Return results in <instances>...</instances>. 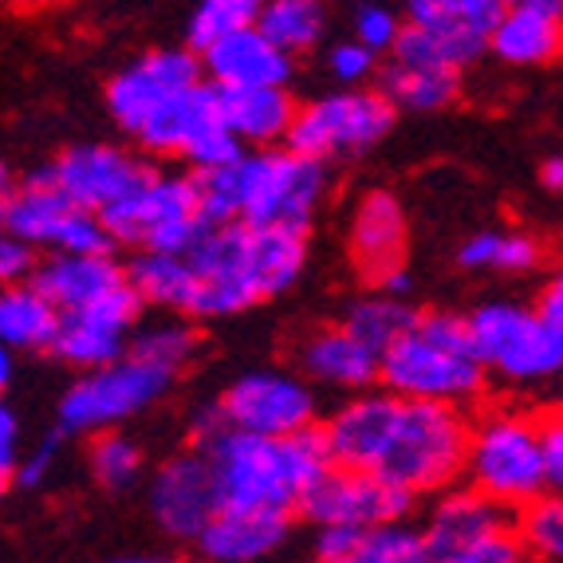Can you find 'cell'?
<instances>
[{"label":"cell","mask_w":563,"mask_h":563,"mask_svg":"<svg viewBox=\"0 0 563 563\" xmlns=\"http://www.w3.org/2000/svg\"><path fill=\"white\" fill-rule=\"evenodd\" d=\"M303 261H308L303 233L249 225L206 229L201 241L186 253V316L213 320V316H233V311H244L249 303L268 300V296L300 280Z\"/></svg>","instance_id":"obj_1"},{"label":"cell","mask_w":563,"mask_h":563,"mask_svg":"<svg viewBox=\"0 0 563 563\" xmlns=\"http://www.w3.org/2000/svg\"><path fill=\"white\" fill-rule=\"evenodd\" d=\"M189 181L206 229L249 225L303 233L328 194V174L320 162L296 158L288 151L241 154L233 166L206 169Z\"/></svg>","instance_id":"obj_2"},{"label":"cell","mask_w":563,"mask_h":563,"mask_svg":"<svg viewBox=\"0 0 563 563\" xmlns=\"http://www.w3.org/2000/svg\"><path fill=\"white\" fill-rule=\"evenodd\" d=\"M206 461L221 508H261V512H288L331 470L320 430H300L291 438L221 430L206 445Z\"/></svg>","instance_id":"obj_3"},{"label":"cell","mask_w":563,"mask_h":563,"mask_svg":"<svg viewBox=\"0 0 563 563\" xmlns=\"http://www.w3.org/2000/svg\"><path fill=\"white\" fill-rule=\"evenodd\" d=\"M465 445H470V426L453 406L398 398L375 477L418 497V493L450 485L465 470Z\"/></svg>","instance_id":"obj_4"},{"label":"cell","mask_w":563,"mask_h":563,"mask_svg":"<svg viewBox=\"0 0 563 563\" xmlns=\"http://www.w3.org/2000/svg\"><path fill=\"white\" fill-rule=\"evenodd\" d=\"M465 470L473 477V493L497 508L532 505L548 488L540 461V422L505 410L481 418L470 430Z\"/></svg>","instance_id":"obj_5"},{"label":"cell","mask_w":563,"mask_h":563,"mask_svg":"<svg viewBox=\"0 0 563 563\" xmlns=\"http://www.w3.org/2000/svg\"><path fill=\"white\" fill-rule=\"evenodd\" d=\"M99 225L114 244H146V253L158 256H186L206 233L194 181L178 174H154V169L126 198L99 213Z\"/></svg>","instance_id":"obj_6"},{"label":"cell","mask_w":563,"mask_h":563,"mask_svg":"<svg viewBox=\"0 0 563 563\" xmlns=\"http://www.w3.org/2000/svg\"><path fill=\"white\" fill-rule=\"evenodd\" d=\"M481 366L508 383H540L563 366V331H552L520 303H485L465 320Z\"/></svg>","instance_id":"obj_7"},{"label":"cell","mask_w":563,"mask_h":563,"mask_svg":"<svg viewBox=\"0 0 563 563\" xmlns=\"http://www.w3.org/2000/svg\"><path fill=\"white\" fill-rule=\"evenodd\" d=\"M134 139L146 146V151L158 154H181L198 166V174L206 169L233 166L244 154V146L225 131V119H221V91L213 84L201 79L198 87L174 95L158 107L154 114H146Z\"/></svg>","instance_id":"obj_8"},{"label":"cell","mask_w":563,"mask_h":563,"mask_svg":"<svg viewBox=\"0 0 563 563\" xmlns=\"http://www.w3.org/2000/svg\"><path fill=\"white\" fill-rule=\"evenodd\" d=\"M395 122V107L378 91H343L296 107L284 146L296 158L320 162L331 154H363L371 151Z\"/></svg>","instance_id":"obj_9"},{"label":"cell","mask_w":563,"mask_h":563,"mask_svg":"<svg viewBox=\"0 0 563 563\" xmlns=\"http://www.w3.org/2000/svg\"><path fill=\"white\" fill-rule=\"evenodd\" d=\"M378 378L386 383V395L390 398L453 406V410L461 402H473L485 390V366L477 358L433 347L418 331H410L390 351H383Z\"/></svg>","instance_id":"obj_10"},{"label":"cell","mask_w":563,"mask_h":563,"mask_svg":"<svg viewBox=\"0 0 563 563\" xmlns=\"http://www.w3.org/2000/svg\"><path fill=\"white\" fill-rule=\"evenodd\" d=\"M169 383H174V375L126 355L79 378L59 402V422H64V430L76 433L107 430V426L126 422V418L158 402L169 390Z\"/></svg>","instance_id":"obj_11"},{"label":"cell","mask_w":563,"mask_h":563,"mask_svg":"<svg viewBox=\"0 0 563 563\" xmlns=\"http://www.w3.org/2000/svg\"><path fill=\"white\" fill-rule=\"evenodd\" d=\"M0 236L20 244H52L67 256H111L114 241L99 225V217L67 206L59 194L40 186L9 189L0 198Z\"/></svg>","instance_id":"obj_12"},{"label":"cell","mask_w":563,"mask_h":563,"mask_svg":"<svg viewBox=\"0 0 563 563\" xmlns=\"http://www.w3.org/2000/svg\"><path fill=\"white\" fill-rule=\"evenodd\" d=\"M151 169L139 158H131L119 146H103V142H87V146H71L59 154L52 166L36 169L29 186L52 189L67 206L84 209V213L99 217L111 209L119 198H126Z\"/></svg>","instance_id":"obj_13"},{"label":"cell","mask_w":563,"mask_h":563,"mask_svg":"<svg viewBox=\"0 0 563 563\" xmlns=\"http://www.w3.org/2000/svg\"><path fill=\"white\" fill-rule=\"evenodd\" d=\"M217 413L225 430L253 433V438H291V433L311 430L316 398L296 375L256 371L229 386L217 402Z\"/></svg>","instance_id":"obj_14"},{"label":"cell","mask_w":563,"mask_h":563,"mask_svg":"<svg viewBox=\"0 0 563 563\" xmlns=\"http://www.w3.org/2000/svg\"><path fill=\"white\" fill-rule=\"evenodd\" d=\"M303 517L316 525H343L371 532L383 525H402V517L413 508V497L406 488L375 477V473H343L328 470L300 500Z\"/></svg>","instance_id":"obj_15"},{"label":"cell","mask_w":563,"mask_h":563,"mask_svg":"<svg viewBox=\"0 0 563 563\" xmlns=\"http://www.w3.org/2000/svg\"><path fill=\"white\" fill-rule=\"evenodd\" d=\"M139 311L142 300L134 296L131 284H122L103 300L87 303L79 311H64L56 320V335H52L47 347L71 366H91V371L111 366L122 358L126 331L134 328Z\"/></svg>","instance_id":"obj_16"},{"label":"cell","mask_w":563,"mask_h":563,"mask_svg":"<svg viewBox=\"0 0 563 563\" xmlns=\"http://www.w3.org/2000/svg\"><path fill=\"white\" fill-rule=\"evenodd\" d=\"M201 84V64L189 47H162L142 56L139 64H131L126 71L111 79L107 87V107H111L114 122L122 131H139L146 114L158 111L166 99L189 91Z\"/></svg>","instance_id":"obj_17"},{"label":"cell","mask_w":563,"mask_h":563,"mask_svg":"<svg viewBox=\"0 0 563 563\" xmlns=\"http://www.w3.org/2000/svg\"><path fill=\"white\" fill-rule=\"evenodd\" d=\"M217 508H221V497H217L206 453H178L154 473L151 512L169 536L198 540L201 528L217 517Z\"/></svg>","instance_id":"obj_18"},{"label":"cell","mask_w":563,"mask_h":563,"mask_svg":"<svg viewBox=\"0 0 563 563\" xmlns=\"http://www.w3.org/2000/svg\"><path fill=\"white\" fill-rule=\"evenodd\" d=\"M398 398L390 395H358L320 430L331 470L343 473H375L383 445L390 438Z\"/></svg>","instance_id":"obj_19"},{"label":"cell","mask_w":563,"mask_h":563,"mask_svg":"<svg viewBox=\"0 0 563 563\" xmlns=\"http://www.w3.org/2000/svg\"><path fill=\"white\" fill-rule=\"evenodd\" d=\"M209 71L217 91H253V87H284L291 79V59L276 52L268 40L253 29L233 32L229 40L201 52L198 59Z\"/></svg>","instance_id":"obj_20"},{"label":"cell","mask_w":563,"mask_h":563,"mask_svg":"<svg viewBox=\"0 0 563 563\" xmlns=\"http://www.w3.org/2000/svg\"><path fill=\"white\" fill-rule=\"evenodd\" d=\"M563 9L560 0H520L505 4V16L488 32V47L512 67H540L560 56Z\"/></svg>","instance_id":"obj_21"},{"label":"cell","mask_w":563,"mask_h":563,"mask_svg":"<svg viewBox=\"0 0 563 563\" xmlns=\"http://www.w3.org/2000/svg\"><path fill=\"white\" fill-rule=\"evenodd\" d=\"M288 540V512L261 508H217V517L201 528L198 544L213 563H256L273 555Z\"/></svg>","instance_id":"obj_22"},{"label":"cell","mask_w":563,"mask_h":563,"mask_svg":"<svg viewBox=\"0 0 563 563\" xmlns=\"http://www.w3.org/2000/svg\"><path fill=\"white\" fill-rule=\"evenodd\" d=\"M406 249V217L395 194L375 189L366 194L355 209V225H351V256L371 280H383L386 273L402 268Z\"/></svg>","instance_id":"obj_23"},{"label":"cell","mask_w":563,"mask_h":563,"mask_svg":"<svg viewBox=\"0 0 563 563\" xmlns=\"http://www.w3.org/2000/svg\"><path fill=\"white\" fill-rule=\"evenodd\" d=\"M126 276L111 256H67L56 253L52 261H44L32 276V288L44 296L52 308L64 316V311H79L87 303L103 300L114 288H122Z\"/></svg>","instance_id":"obj_24"},{"label":"cell","mask_w":563,"mask_h":563,"mask_svg":"<svg viewBox=\"0 0 563 563\" xmlns=\"http://www.w3.org/2000/svg\"><path fill=\"white\" fill-rule=\"evenodd\" d=\"M505 525V508H497L493 500H485L481 493L465 488V493H450L442 497V505L433 508L430 528H426V555L438 560V555H450L457 548L473 544L481 536L500 532Z\"/></svg>","instance_id":"obj_25"},{"label":"cell","mask_w":563,"mask_h":563,"mask_svg":"<svg viewBox=\"0 0 563 563\" xmlns=\"http://www.w3.org/2000/svg\"><path fill=\"white\" fill-rule=\"evenodd\" d=\"M500 16H505V0H413L406 9L413 29L438 32L477 56L488 47V32L497 29Z\"/></svg>","instance_id":"obj_26"},{"label":"cell","mask_w":563,"mask_h":563,"mask_svg":"<svg viewBox=\"0 0 563 563\" xmlns=\"http://www.w3.org/2000/svg\"><path fill=\"white\" fill-rule=\"evenodd\" d=\"M221 119L236 142H280L296 119V103L284 87H253V91H221Z\"/></svg>","instance_id":"obj_27"},{"label":"cell","mask_w":563,"mask_h":563,"mask_svg":"<svg viewBox=\"0 0 563 563\" xmlns=\"http://www.w3.org/2000/svg\"><path fill=\"white\" fill-rule=\"evenodd\" d=\"M300 363L311 378L331 386H371L378 378V355L366 351L343 328H323L303 343Z\"/></svg>","instance_id":"obj_28"},{"label":"cell","mask_w":563,"mask_h":563,"mask_svg":"<svg viewBox=\"0 0 563 563\" xmlns=\"http://www.w3.org/2000/svg\"><path fill=\"white\" fill-rule=\"evenodd\" d=\"M59 311L32 284H12L0 291V347H47L56 335Z\"/></svg>","instance_id":"obj_29"},{"label":"cell","mask_w":563,"mask_h":563,"mask_svg":"<svg viewBox=\"0 0 563 563\" xmlns=\"http://www.w3.org/2000/svg\"><path fill=\"white\" fill-rule=\"evenodd\" d=\"M418 328V311L406 300H390V296H375V300H358L347 311V331L351 339H358L366 351H375L383 358V351H390L402 335Z\"/></svg>","instance_id":"obj_30"},{"label":"cell","mask_w":563,"mask_h":563,"mask_svg":"<svg viewBox=\"0 0 563 563\" xmlns=\"http://www.w3.org/2000/svg\"><path fill=\"white\" fill-rule=\"evenodd\" d=\"M256 32L291 59V52L316 47L323 32V9L316 0H273L256 12Z\"/></svg>","instance_id":"obj_31"},{"label":"cell","mask_w":563,"mask_h":563,"mask_svg":"<svg viewBox=\"0 0 563 563\" xmlns=\"http://www.w3.org/2000/svg\"><path fill=\"white\" fill-rule=\"evenodd\" d=\"M461 76L453 71H422V67H398L390 64L383 71V99L390 107H406V111H442L457 99Z\"/></svg>","instance_id":"obj_32"},{"label":"cell","mask_w":563,"mask_h":563,"mask_svg":"<svg viewBox=\"0 0 563 563\" xmlns=\"http://www.w3.org/2000/svg\"><path fill=\"white\" fill-rule=\"evenodd\" d=\"M457 261L465 268H500V273H528L540 264V244L528 233H477L461 244Z\"/></svg>","instance_id":"obj_33"},{"label":"cell","mask_w":563,"mask_h":563,"mask_svg":"<svg viewBox=\"0 0 563 563\" xmlns=\"http://www.w3.org/2000/svg\"><path fill=\"white\" fill-rule=\"evenodd\" d=\"M261 4L256 0H206L189 16V52H209L213 44L229 40L233 32L253 29Z\"/></svg>","instance_id":"obj_34"},{"label":"cell","mask_w":563,"mask_h":563,"mask_svg":"<svg viewBox=\"0 0 563 563\" xmlns=\"http://www.w3.org/2000/svg\"><path fill=\"white\" fill-rule=\"evenodd\" d=\"M339 563H430V555H426V540L413 528L383 525L358 536L355 552Z\"/></svg>","instance_id":"obj_35"},{"label":"cell","mask_w":563,"mask_h":563,"mask_svg":"<svg viewBox=\"0 0 563 563\" xmlns=\"http://www.w3.org/2000/svg\"><path fill=\"white\" fill-rule=\"evenodd\" d=\"M194 351H198V335H194L186 323H154V328L134 335L131 358L158 366L166 375H178L181 366L194 358Z\"/></svg>","instance_id":"obj_36"},{"label":"cell","mask_w":563,"mask_h":563,"mask_svg":"<svg viewBox=\"0 0 563 563\" xmlns=\"http://www.w3.org/2000/svg\"><path fill=\"white\" fill-rule=\"evenodd\" d=\"M142 473V450L122 433H99L91 442V477L103 488H126Z\"/></svg>","instance_id":"obj_37"},{"label":"cell","mask_w":563,"mask_h":563,"mask_svg":"<svg viewBox=\"0 0 563 563\" xmlns=\"http://www.w3.org/2000/svg\"><path fill=\"white\" fill-rule=\"evenodd\" d=\"M520 548L544 560H560L563 555V505L555 497H536L532 505H525L520 517Z\"/></svg>","instance_id":"obj_38"},{"label":"cell","mask_w":563,"mask_h":563,"mask_svg":"<svg viewBox=\"0 0 563 563\" xmlns=\"http://www.w3.org/2000/svg\"><path fill=\"white\" fill-rule=\"evenodd\" d=\"M430 563H528V552L520 548L517 532L500 528V532L481 536L473 544L457 548V552H450V555H438V560H430Z\"/></svg>","instance_id":"obj_39"},{"label":"cell","mask_w":563,"mask_h":563,"mask_svg":"<svg viewBox=\"0 0 563 563\" xmlns=\"http://www.w3.org/2000/svg\"><path fill=\"white\" fill-rule=\"evenodd\" d=\"M398 32H402V24H398L395 12L383 9V4H363V9L355 12V44L366 47L371 56L395 47Z\"/></svg>","instance_id":"obj_40"},{"label":"cell","mask_w":563,"mask_h":563,"mask_svg":"<svg viewBox=\"0 0 563 563\" xmlns=\"http://www.w3.org/2000/svg\"><path fill=\"white\" fill-rule=\"evenodd\" d=\"M331 71H335V79H343V84H363V79L375 71V56H371L366 47H358L355 40H347V44L331 47Z\"/></svg>","instance_id":"obj_41"},{"label":"cell","mask_w":563,"mask_h":563,"mask_svg":"<svg viewBox=\"0 0 563 563\" xmlns=\"http://www.w3.org/2000/svg\"><path fill=\"white\" fill-rule=\"evenodd\" d=\"M540 461H544L548 488H560V481H563V426H560V418L540 422Z\"/></svg>","instance_id":"obj_42"},{"label":"cell","mask_w":563,"mask_h":563,"mask_svg":"<svg viewBox=\"0 0 563 563\" xmlns=\"http://www.w3.org/2000/svg\"><path fill=\"white\" fill-rule=\"evenodd\" d=\"M358 528H343V525H323L320 532H316V555H320V563H339L343 555L355 552L358 544Z\"/></svg>","instance_id":"obj_43"},{"label":"cell","mask_w":563,"mask_h":563,"mask_svg":"<svg viewBox=\"0 0 563 563\" xmlns=\"http://www.w3.org/2000/svg\"><path fill=\"white\" fill-rule=\"evenodd\" d=\"M32 273V249L29 244L12 241V236H0V284L12 288L20 276Z\"/></svg>","instance_id":"obj_44"},{"label":"cell","mask_w":563,"mask_h":563,"mask_svg":"<svg viewBox=\"0 0 563 563\" xmlns=\"http://www.w3.org/2000/svg\"><path fill=\"white\" fill-rule=\"evenodd\" d=\"M56 450H59V433H52V438H47L44 445H36V450L29 453V461H24V465H20L16 470V481L24 488H36L40 481L47 477V473H52V461H56Z\"/></svg>","instance_id":"obj_45"},{"label":"cell","mask_w":563,"mask_h":563,"mask_svg":"<svg viewBox=\"0 0 563 563\" xmlns=\"http://www.w3.org/2000/svg\"><path fill=\"white\" fill-rule=\"evenodd\" d=\"M536 320L552 331H563V280H552L544 291H540V303L532 311Z\"/></svg>","instance_id":"obj_46"},{"label":"cell","mask_w":563,"mask_h":563,"mask_svg":"<svg viewBox=\"0 0 563 563\" xmlns=\"http://www.w3.org/2000/svg\"><path fill=\"white\" fill-rule=\"evenodd\" d=\"M16 470V418L9 406H0V473L9 477Z\"/></svg>","instance_id":"obj_47"},{"label":"cell","mask_w":563,"mask_h":563,"mask_svg":"<svg viewBox=\"0 0 563 563\" xmlns=\"http://www.w3.org/2000/svg\"><path fill=\"white\" fill-rule=\"evenodd\" d=\"M540 178H544L548 189H560L563 186V158L560 154H552V158L544 162V169H540Z\"/></svg>","instance_id":"obj_48"},{"label":"cell","mask_w":563,"mask_h":563,"mask_svg":"<svg viewBox=\"0 0 563 563\" xmlns=\"http://www.w3.org/2000/svg\"><path fill=\"white\" fill-rule=\"evenodd\" d=\"M9 383H12V351L0 347V395L9 390Z\"/></svg>","instance_id":"obj_49"},{"label":"cell","mask_w":563,"mask_h":563,"mask_svg":"<svg viewBox=\"0 0 563 563\" xmlns=\"http://www.w3.org/2000/svg\"><path fill=\"white\" fill-rule=\"evenodd\" d=\"M111 563H162V560H154V555H119Z\"/></svg>","instance_id":"obj_50"},{"label":"cell","mask_w":563,"mask_h":563,"mask_svg":"<svg viewBox=\"0 0 563 563\" xmlns=\"http://www.w3.org/2000/svg\"><path fill=\"white\" fill-rule=\"evenodd\" d=\"M9 194V169H4V162H0V198Z\"/></svg>","instance_id":"obj_51"},{"label":"cell","mask_w":563,"mask_h":563,"mask_svg":"<svg viewBox=\"0 0 563 563\" xmlns=\"http://www.w3.org/2000/svg\"><path fill=\"white\" fill-rule=\"evenodd\" d=\"M4 488H9V477H4V473H0V497H4Z\"/></svg>","instance_id":"obj_52"},{"label":"cell","mask_w":563,"mask_h":563,"mask_svg":"<svg viewBox=\"0 0 563 563\" xmlns=\"http://www.w3.org/2000/svg\"><path fill=\"white\" fill-rule=\"evenodd\" d=\"M181 563H189V560H181Z\"/></svg>","instance_id":"obj_53"}]
</instances>
